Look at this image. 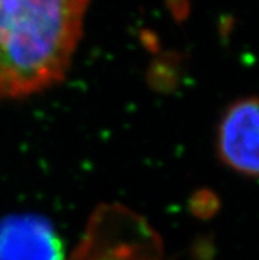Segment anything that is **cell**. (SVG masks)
<instances>
[{"instance_id":"1","label":"cell","mask_w":259,"mask_h":260,"mask_svg":"<svg viewBox=\"0 0 259 260\" xmlns=\"http://www.w3.org/2000/svg\"><path fill=\"white\" fill-rule=\"evenodd\" d=\"M89 0H0V98H23L65 77Z\"/></svg>"},{"instance_id":"2","label":"cell","mask_w":259,"mask_h":260,"mask_svg":"<svg viewBox=\"0 0 259 260\" xmlns=\"http://www.w3.org/2000/svg\"><path fill=\"white\" fill-rule=\"evenodd\" d=\"M259 111L255 98L241 99L225 112L217 136L221 160L241 175H258Z\"/></svg>"},{"instance_id":"3","label":"cell","mask_w":259,"mask_h":260,"mask_svg":"<svg viewBox=\"0 0 259 260\" xmlns=\"http://www.w3.org/2000/svg\"><path fill=\"white\" fill-rule=\"evenodd\" d=\"M63 244L48 222L10 218L0 224V260H63Z\"/></svg>"}]
</instances>
